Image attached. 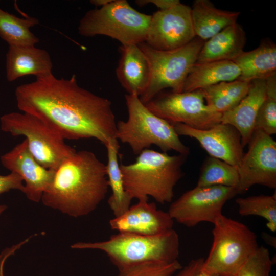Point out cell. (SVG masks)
<instances>
[{
  "mask_svg": "<svg viewBox=\"0 0 276 276\" xmlns=\"http://www.w3.org/2000/svg\"><path fill=\"white\" fill-rule=\"evenodd\" d=\"M0 127L13 136H25L35 159L48 169L56 170L63 160L76 151L52 128L28 113L11 112L3 115Z\"/></svg>",
  "mask_w": 276,
  "mask_h": 276,
  "instance_id": "cell-9",
  "label": "cell"
},
{
  "mask_svg": "<svg viewBox=\"0 0 276 276\" xmlns=\"http://www.w3.org/2000/svg\"><path fill=\"white\" fill-rule=\"evenodd\" d=\"M273 264L268 248L260 246L234 276H270Z\"/></svg>",
  "mask_w": 276,
  "mask_h": 276,
  "instance_id": "cell-31",
  "label": "cell"
},
{
  "mask_svg": "<svg viewBox=\"0 0 276 276\" xmlns=\"http://www.w3.org/2000/svg\"><path fill=\"white\" fill-rule=\"evenodd\" d=\"M38 24L37 18H19L0 8V37L9 46H35L39 39L30 28Z\"/></svg>",
  "mask_w": 276,
  "mask_h": 276,
  "instance_id": "cell-26",
  "label": "cell"
},
{
  "mask_svg": "<svg viewBox=\"0 0 276 276\" xmlns=\"http://www.w3.org/2000/svg\"><path fill=\"white\" fill-rule=\"evenodd\" d=\"M240 70L238 80L250 82L276 75V45L265 41L254 50L243 51L233 61Z\"/></svg>",
  "mask_w": 276,
  "mask_h": 276,
  "instance_id": "cell-22",
  "label": "cell"
},
{
  "mask_svg": "<svg viewBox=\"0 0 276 276\" xmlns=\"http://www.w3.org/2000/svg\"><path fill=\"white\" fill-rule=\"evenodd\" d=\"M113 0H91L90 3L96 7H101L111 3Z\"/></svg>",
  "mask_w": 276,
  "mask_h": 276,
  "instance_id": "cell-37",
  "label": "cell"
},
{
  "mask_svg": "<svg viewBox=\"0 0 276 276\" xmlns=\"http://www.w3.org/2000/svg\"><path fill=\"white\" fill-rule=\"evenodd\" d=\"M105 147L107 152V163L106 165L108 186L111 194L108 204L114 217H118L130 206L132 199L125 190L123 176L118 162L120 148L119 141L113 138L108 142Z\"/></svg>",
  "mask_w": 276,
  "mask_h": 276,
  "instance_id": "cell-24",
  "label": "cell"
},
{
  "mask_svg": "<svg viewBox=\"0 0 276 276\" xmlns=\"http://www.w3.org/2000/svg\"><path fill=\"white\" fill-rule=\"evenodd\" d=\"M116 69L117 79L127 94L139 97L145 91L150 77L147 59L138 44L121 45Z\"/></svg>",
  "mask_w": 276,
  "mask_h": 276,
  "instance_id": "cell-19",
  "label": "cell"
},
{
  "mask_svg": "<svg viewBox=\"0 0 276 276\" xmlns=\"http://www.w3.org/2000/svg\"><path fill=\"white\" fill-rule=\"evenodd\" d=\"M0 160L4 167L21 177L25 182L23 193L26 197L34 202L40 201L52 182L55 170L38 163L30 151L26 139L2 155Z\"/></svg>",
  "mask_w": 276,
  "mask_h": 276,
  "instance_id": "cell-15",
  "label": "cell"
},
{
  "mask_svg": "<svg viewBox=\"0 0 276 276\" xmlns=\"http://www.w3.org/2000/svg\"><path fill=\"white\" fill-rule=\"evenodd\" d=\"M181 267L178 260L172 262H146L118 269V276H171Z\"/></svg>",
  "mask_w": 276,
  "mask_h": 276,
  "instance_id": "cell-30",
  "label": "cell"
},
{
  "mask_svg": "<svg viewBox=\"0 0 276 276\" xmlns=\"http://www.w3.org/2000/svg\"><path fill=\"white\" fill-rule=\"evenodd\" d=\"M238 213L242 216H260L266 220V225L272 232L276 231V193L271 195H260L236 199Z\"/></svg>",
  "mask_w": 276,
  "mask_h": 276,
  "instance_id": "cell-28",
  "label": "cell"
},
{
  "mask_svg": "<svg viewBox=\"0 0 276 276\" xmlns=\"http://www.w3.org/2000/svg\"><path fill=\"white\" fill-rule=\"evenodd\" d=\"M135 3L139 6H144L148 4H152L156 6L158 10L168 9L180 3L179 0H137Z\"/></svg>",
  "mask_w": 276,
  "mask_h": 276,
  "instance_id": "cell-34",
  "label": "cell"
},
{
  "mask_svg": "<svg viewBox=\"0 0 276 276\" xmlns=\"http://www.w3.org/2000/svg\"><path fill=\"white\" fill-rule=\"evenodd\" d=\"M179 246L178 235L172 228L155 235L118 233L105 241L78 242L71 247L102 251L119 269L146 262H173L179 256Z\"/></svg>",
  "mask_w": 276,
  "mask_h": 276,
  "instance_id": "cell-4",
  "label": "cell"
},
{
  "mask_svg": "<svg viewBox=\"0 0 276 276\" xmlns=\"http://www.w3.org/2000/svg\"><path fill=\"white\" fill-rule=\"evenodd\" d=\"M204 43L196 37L186 45L168 51L154 49L145 42L138 44L150 70L148 85L139 97L140 100L145 104L166 88L175 93L182 92L185 80Z\"/></svg>",
  "mask_w": 276,
  "mask_h": 276,
  "instance_id": "cell-8",
  "label": "cell"
},
{
  "mask_svg": "<svg viewBox=\"0 0 276 276\" xmlns=\"http://www.w3.org/2000/svg\"><path fill=\"white\" fill-rule=\"evenodd\" d=\"M250 83L237 79L220 82L201 90L206 105L222 114L240 102L247 94Z\"/></svg>",
  "mask_w": 276,
  "mask_h": 276,
  "instance_id": "cell-25",
  "label": "cell"
},
{
  "mask_svg": "<svg viewBox=\"0 0 276 276\" xmlns=\"http://www.w3.org/2000/svg\"><path fill=\"white\" fill-rule=\"evenodd\" d=\"M15 96L20 111L40 119L64 140L95 139L105 146L116 138L110 101L81 87L75 75L36 78L18 86Z\"/></svg>",
  "mask_w": 276,
  "mask_h": 276,
  "instance_id": "cell-1",
  "label": "cell"
},
{
  "mask_svg": "<svg viewBox=\"0 0 276 276\" xmlns=\"http://www.w3.org/2000/svg\"><path fill=\"white\" fill-rule=\"evenodd\" d=\"M261 235L262 238L267 244L275 248L276 239L274 236H272L265 232H263Z\"/></svg>",
  "mask_w": 276,
  "mask_h": 276,
  "instance_id": "cell-36",
  "label": "cell"
},
{
  "mask_svg": "<svg viewBox=\"0 0 276 276\" xmlns=\"http://www.w3.org/2000/svg\"><path fill=\"white\" fill-rule=\"evenodd\" d=\"M246 42L245 32L237 22L204 41L196 63L233 61L244 51Z\"/></svg>",
  "mask_w": 276,
  "mask_h": 276,
  "instance_id": "cell-20",
  "label": "cell"
},
{
  "mask_svg": "<svg viewBox=\"0 0 276 276\" xmlns=\"http://www.w3.org/2000/svg\"><path fill=\"white\" fill-rule=\"evenodd\" d=\"M237 194L234 188L196 186L172 202L168 212L174 221L188 227L203 222L213 224L226 202Z\"/></svg>",
  "mask_w": 276,
  "mask_h": 276,
  "instance_id": "cell-11",
  "label": "cell"
},
{
  "mask_svg": "<svg viewBox=\"0 0 276 276\" xmlns=\"http://www.w3.org/2000/svg\"><path fill=\"white\" fill-rule=\"evenodd\" d=\"M213 242L202 270L216 276H234L259 246L245 224L220 215L213 224Z\"/></svg>",
  "mask_w": 276,
  "mask_h": 276,
  "instance_id": "cell-6",
  "label": "cell"
},
{
  "mask_svg": "<svg viewBox=\"0 0 276 276\" xmlns=\"http://www.w3.org/2000/svg\"><path fill=\"white\" fill-rule=\"evenodd\" d=\"M148 199L138 200L127 211L109 221L111 229L118 233L155 235L173 228L174 220L168 212L157 208Z\"/></svg>",
  "mask_w": 276,
  "mask_h": 276,
  "instance_id": "cell-16",
  "label": "cell"
},
{
  "mask_svg": "<svg viewBox=\"0 0 276 276\" xmlns=\"http://www.w3.org/2000/svg\"><path fill=\"white\" fill-rule=\"evenodd\" d=\"M203 260V258L192 259L171 276H216L206 274L202 270Z\"/></svg>",
  "mask_w": 276,
  "mask_h": 276,
  "instance_id": "cell-33",
  "label": "cell"
},
{
  "mask_svg": "<svg viewBox=\"0 0 276 276\" xmlns=\"http://www.w3.org/2000/svg\"><path fill=\"white\" fill-rule=\"evenodd\" d=\"M145 105L154 114L172 125L180 123L205 130L221 123L222 114L206 105L201 89L160 92Z\"/></svg>",
  "mask_w": 276,
  "mask_h": 276,
  "instance_id": "cell-10",
  "label": "cell"
},
{
  "mask_svg": "<svg viewBox=\"0 0 276 276\" xmlns=\"http://www.w3.org/2000/svg\"><path fill=\"white\" fill-rule=\"evenodd\" d=\"M151 15L141 13L126 0H113L88 11L80 19L79 34L84 37L104 35L122 45L145 42Z\"/></svg>",
  "mask_w": 276,
  "mask_h": 276,
  "instance_id": "cell-7",
  "label": "cell"
},
{
  "mask_svg": "<svg viewBox=\"0 0 276 276\" xmlns=\"http://www.w3.org/2000/svg\"><path fill=\"white\" fill-rule=\"evenodd\" d=\"M237 168L239 182L237 194L248 191L252 186L276 188V142L260 130H255Z\"/></svg>",
  "mask_w": 276,
  "mask_h": 276,
  "instance_id": "cell-12",
  "label": "cell"
},
{
  "mask_svg": "<svg viewBox=\"0 0 276 276\" xmlns=\"http://www.w3.org/2000/svg\"><path fill=\"white\" fill-rule=\"evenodd\" d=\"M195 37L191 7L180 3L151 15L145 42L154 49L168 51L181 47Z\"/></svg>",
  "mask_w": 276,
  "mask_h": 276,
  "instance_id": "cell-13",
  "label": "cell"
},
{
  "mask_svg": "<svg viewBox=\"0 0 276 276\" xmlns=\"http://www.w3.org/2000/svg\"><path fill=\"white\" fill-rule=\"evenodd\" d=\"M266 93L256 121L255 130L271 135L276 133V75L265 80Z\"/></svg>",
  "mask_w": 276,
  "mask_h": 276,
  "instance_id": "cell-29",
  "label": "cell"
},
{
  "mask_svg": "<svg viewBox=\"0 0 276 276\" xmlns=\"http://www.w3.org/2000/svg\"><path fill=\"white\" fill-rule=\"evenodd\" d=\"M266 93L265 80L252 81L247 94L240 102L221 114V123L229 124L237 130L243 147L248 144L254 132L257 117Z\"/></svg>",
  "mask_w": 276,
  "mask_h": 276,
  "instance_id": "cell-17",
  "label": "cell"
},
{
  "mask_svg": "<svg viewBox=\"0 0 276 276\" xmlns=\"http://www.w3.org/2000/svg\"><path fill=\"white\" fill-rule=\"evenodd\" d=\"M239 176L237 167L213 157L204 160L196 186H222L237 189Z\"/></svg>",
  "mask_w": 276,
  "mask_h": 276,
  "instance_id": "cell-27",
  "label": "cell"
},
{
  "mask_svg": "<svg viewBox=\"0 0 276 276\" xmlns=\"http://www.w3.org/2000/svg\"><path fill=\"white\" fill-rule=\"evenodd\" d=\"M239 67L233 61L196 63L184 83L183 91L202 89L222 82L238 79Z\"/></svg>",
  "mask_w": 276,
  "mask_h": 276,
  "instance_id": "cell-23",
  "label": "cell"
},
{
  "mask_svg": "<svg viewBox=\"0 0 276 276\" xmlns=\"http://www.w3.org/2000/svg\"><path fill=\"white\" fill-rule=\"evenodd\" d=\"M191 13L195 36L205 41L237 22L240 12L218 9L209 0H195Z\"/></svg>",
  "mask_w": 276,
  "mask_h": 276,
  "instance_id": "cell-21",
  "label": "cell"
},
{
  "mask_svg": "<svg viewBox=\"0 0 276 276\" xmlns=\"http://www.w3.org/2000/svg\"><path fill=\"white\" fill-rule=\"evenodd\" d=\"M7 206L5 204H0V215L7 209Z\"/></svg>",
  "mask_w": 276,
  "mask_h": 276,
  "instance_id": "cell-38",
  "label": "cell"
},
{
  "mask_svg": "<svg viewBox=\"0 0 276 276\" xmlns=\"http://www.w3.org/2000/svg\"><path fill=\"white\" fill-rule=\"evenodd\" d=\"M29 239L30 238L29 237L19 243L12 246L11 247L5 248L0 254V276H4V266L6 260L10 256L14 255L17 250L19 249L24 244L29 241Z\"/></svg>",
  "mask_w": 276,
  "mask_h": 276,
  "instance_id": "cell-35",
  "label": "cell"
},
{
  "mask_svg": "<svg viewBox=\"0 0 276 276\" xmlns=\"http://www.w3.org/2000/svg\"><path fill=\"white\" fill-rule=\"evenodd\" d=\"M53 63L48 51L35 46H9L6 55V75L12 82L28 75L36 78L53 74Z\"/></svg>",
  "mask_w": 276,
  "mask_h": 276,
  "instance_id": "cell-18",
  "label": "cell"
},
{
  "mask_svg": "<svg viewBox=\"0 0 276 276\" xmlns=\"http://www.w3.org/2000/svg\"><path fill=\"white\" fill-rule=\"evenodd\" d=\"M173 125L179 136L195 139L210 156L239 167L244 153L240 134L233 126L220 123L209 129L200 130L180 123Z\"/></svg>",
  "mask_w": 276,
  "mask_h": 276,
  "instance_id": "cell-14",
  "label": "cell"
},
{
  "mask_svg": "<svg viewBox=\"0 0 276 276\" xmlns=\"http://www.w3.org/2000/svg\"><path fill=\"white\" fill-rule=\"evenodd\" d=\"M128 111L125 121L117 122L116 137L139 155L154 145L164 152L173 150L187 156L190 149L181 141L174 126L151 112L135 94L125 96Z\"/></svg>",
  "mask_w": 276,
  "mask_h": 276,
  "instance_id": "cell-5",
  "label": "cell"
},
{
  "mask_svg": "<svg viewBox=\"0 0 276 276\" xmlns=\"http://www.w3.org/2000/svg\"><path fill=\"white\" fill-rule=\"evenodd\" d=\"M106 165L92 152L76 151L55 170L41 201L49 208L74 218L88 215L108 192Z\"/></svg>",
  "mask_w": 276,
  "mask_h": 276,
  "instance_id": "cell-2",
  "label": "cell"
},
{
  "mask_svg": "<svg viewBox=\"0 0 276 276\" xmlns=\"http://www.w3.org/2000/svg\"><path fill=\"white\" fill-rule=\"evenodd\" d=\"M187 156L143 150L135 162L120 164L125 191L132 199L150 196L162 204L171 202L174 188L183 175L182 167Z\"/></svg>",
  "mask_w": 276,
  "mask_h": 276,
  "instance_id": "cell-3",
  "label": "cell"
},
{
  "mask_svg": "<svg viewBox=\"0 0 276 276\" xmlns=\"http://www.w3.org/2000/svg\"><path fill=\"white\" fill-rule=\"evenodd\" d=\"M23 182L21 177L15 173L0 175V195L11 190H18L23 193L25 188Z\"/></svg>",
  "mask_w": 276,
  "mask_h": 276,
  "instance_id": "cell-32",
  "label": "cell"
}]
</instances>
